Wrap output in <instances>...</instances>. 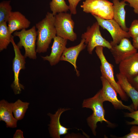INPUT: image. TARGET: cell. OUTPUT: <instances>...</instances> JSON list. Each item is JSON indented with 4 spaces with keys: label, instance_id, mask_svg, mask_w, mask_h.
<instances>
[{
    "label": "cell",
    "instance_id": "cell-2",
    "mask_svg": "<svg viewBox=\"0 0 138 138\" xmlns=\"http://www.w3.org/2000/svg\"><path fill=\"white\" fill-rule=\"evenodd\" d=\"M102 101L100 96V90L93 97L84 99L82 107L89 108L92 110V114L88 117L87 120L88 125L90 128L93 134H96V129L98 122L102 123L104 121L108 126H114L112 123L105 118V110L103 107Z\"/></svg>",
    "mask_w": 138,
    "mask_h": 138
},
{
    "label": "cell",
    "instance_id": "cell-14",
    "mask_svg": "<svg viewBox=\"0 0 138 138\" xmlns=\"http://www.w3.org/2000/svg\"><path fill=\"white\" fill-rule=\"evenodd\" d=\"M119 68V73L128 79L138 75V52L121 62Z\"/></svg>",
    "mask_w": 138,
    "mask_h": 138
},
{
    "label": "cell",
    "instance_id": "cell-4",
    "mask_svg": "<svg viewBox=\"0 0 138 138\" xmlns=\"http://www.w3.org/2000/svg\"><path fill=\"white\" fill-rule=\"evenodd\" d=\"M35 26H34L27 30L26 29L20 31H16L13 33V36H17L19 39V41L17 44L21 49L23 47L25 50L24 56L32 59L37 58L36 41L37 39V32Z\"/></svg>",
    "mask_w": 138,
    "mask_h": 138
},
{
    "label": "cell",
    "instance_id": "cell-29",
    "mask_svg": "<svg viewBox=\"0 0 138 138\" xmlns=\"http://www.w3.org/2000/svg\"><path fill=\"white\" fill-rule=\"evenodd\" d=\"M128 79L131 85L138 91V75Z\"/></svg>",
    "mask_w": 138,
    "mask_h": 138
},
{
    "label": "cell",
    "instance_id": "cell-12",
    "mask_svg": "<svg viewBox=\"0 0 138 138\" xmlns=\"http://www.w3.org/2000/svg\"><path fill=\"white\" fill-rule=\"evenodd\" d=\"M51 52L49 55L41 56L44 60L48 61L51 66L55 65L60 61L63 52L66 47L68 40L56 36L53 39Z\"/></svg>",
    "mask_w": 138,
    "mask_h": 138
},
{
    "label": "cell",
    "instance_id": "cell-11",
    "mask_svg": "<svg viewBox=\"0 0 138 138\" xmlns=\"http://www.w3.org/2000/svg\"><path fill=\"white\" fill-rule=\"evenodd\" d=\"M110 49L116 64L131 57L137 52L128 38L122 39L118 44L111 45Z\"/></svg>",
    "mask_w": 138,
    "mask_h": 138
},
{
    "label": "cell",
    "instance_id": "cell-13",
    "mask_svg": "<svg viewBox=\"0 0 138 138\" xmlns=\"http://www.w3.org/2000/svg\"><path fill=\"white\" fill-rule=\"evenodd\" d=\"M70 109L61 108L59 109L54 114L48 113L50 118V124L49 125L50 135L52 137L60 138L61 135L67 133L69 129L62 126L61 124L60 119L63 112Z\"/></svg>",
    "mask_w": 138,
    "mask_h": 138
},
{
    "label": "cell",
    "instance_id": "cell-16",
    "mask_svg": "<svg viewBox=\"0 0 138 138\" xmlns=\"http://www.w3.org/2000/svg\"><path fill=\"white\" fill-rule=\"evenodd\" d=\"M8 30L11 34L14 32L28 28L30 22L20 12L12 11L7 21Z\"/></svg>",
    "mask_w": 138,
    "mask_h": 138
},
{
    "label": "cell",
    "instance_id": "cell-27",
    "mask_svg": "<svg viewBox=\"0 0 138 138\" xmlns=\"http://www.w3.org/2000/svg\"><path fill=\"white\" fill-rule=\"evenodd\" d=\"M81 0H68L69 5V9L71 14L75 15L77 13L76 7L79 3Z\"/></svg>",
    "mask_w": 138,
    "mask_h": 138
},
{
    "label": "cell",
    "instance_id": "cell-26",
    "mask_svg": "<svg viewBox=\"0 0 138 138\" xmlns=\"http://www.w3.org/2000/svg\"><path fill=\"white\" fill-rule=\"evenodd\" d=\"M130 129V132L128 134L120 138H138V126L133 125Z\"/></svg>",
    "mask_w": 138,
    "mask_h": 138
},
{
    "label": "cell",
    "instance_id": "cell-20",
    "mask_svg": "<svg viewBox=\"0 0 138 138\" xmlns=\"http://www.w3.org/2000/svg\"><path fill=\"white\" fill-rule=\"evenodd\" d=\"M7 22L0 23V51L6 49L11 42L12 34L10 33Z\"/></svg>",
    "mask_w": 138,
    "mask_h": 138
},
{
    "label": "cell",
    "instance_id": "cell-24",
    "mask_svg": "<svg viewBox=\"0 0 138 138\" xmlns=\"http://www.w3.org/2000/svg\"><path fill=\"white\" fill-rule=\"evenodd\" d=\"M124 114L125 117L131 118L134 120L131 122L126 121V123L128 124L138 125V109L137 110L132 112H125Z\"/></svg>",
    "mask_w": 138,
    "mask_h": 138
},
{
    "label": "cell",
    "instance_id": "cell-30",
    "mask_svg": "<svg viewBox=\"0 0 138 138\" xmlns=\"http://www.w3.org/2000/svg\"><path fill=\"white\" fill-rule=\"evenodd\" d=\"M13 138H24L23 132L19 129L17 130L14 135Z\"/></svg>",
    "mask_w": 138,
    "mask_h": 138
},
{
    "label": "cell",
    "instance_id": "cell-23",
    "mask_svg": "<svg viewBox=\"0 0 138 138\" xmlns=\"http://www.w3.org/2000/svg\"><path fill=\"white\" fill-rule=\"evenodd\" d=\"M10 1H3L0 3V23L7 20L12 12Z\"/></svg>",
    "mask_w": 138,
    "mask_h": 138
},
{
    "label": "cell",
    "instance_id": "cell-3",
    "mask_svg": "<svg viewBox=\"0 0 138 138\" xmlns=\"http://www.w3.org/2000/svg\"><path fill=\"white\" fill-rule=\"evenodd\" d=\"M95 52L99 59L101 65L100 67L101 76L105 78L118 94L121 99L125 101L129 100L120 85L116 81L114 75V66L107 61L103 53V47L98 46Z\"/></svg>",
    "mask_w": 138,
    "mask_h": 138
},
{
    "label": "cell",
    "instance_id": "cell-8",
    "mask_svg": "<svg viewBox=\"0 0 138 138\" xmlns=\"http://www.w3.org/2000/svg\"><path fill=\"white\" fill-rule=\"evenodd\" d=\"M12 35L11 42L13 46L15 52V57L13 61V70L14 73V80L11 86L15 94H19L24 86L19 82V78L20 71L25 68L26 58L21 54L20 49L16 44Z\"/></svg>",
    "mask_w": 138,
    "mask_h": 138
},
{
    "label": "cell",
    "instance_id": "cell-17",
    "mask_svg": "<svg viewBox=\"0 0 138 138\" xmlns=\"http://www.w3.org/2000/svg\"><path fill=\"white\" fill-rule=\"evenodd\" d=\"M12 103L4 100L0 101V120L4 121L7 127L16 128L18 120L13 114Z\"/></svg>",
    "mask_w": 138,
    "mask_h": 138
},
{
    "label": "cell",
    "instance_id": "cell-28",
    "mask_svg": "<svg viewBox=\"0 0 138 138\" xmlns=\"http://www.w3.org/2000/svg\"><path fill=\"white\" fill-rule=\"evenodd\" d=\"M129 3L130 6L134 8V13L138 15V0H122Z\"/></svg>",
    "mask_w": 138,
    "mask_h": 138
},
{
    "label": "cell",
    "instance_id": "cell-15",
    "mask_svg": "<svg viewBox=\"0 0 138 138\" xmlns=\"http://www.w3.org/2000/svg\"><path fill=\"white\" fill-rule=\"evenodd\" d=\"M86 47L87 45L85 43L84 39H82L80 43L77 45L68 48H66L60 59V61H67L72 64L78 76H79V73L76 65V60L80 53Z\"/></svg>",
    "mask_w": 138,
    "mask_h": 138
},
{
    "label": "cell",
    "instance_id": "cell-5",
    "mask_svg": "<svg viewBox=\"0 0 138 138\" xmlns=\"http://www.w3.org/2000/svg\"><path fill=\"white\" fill-rule=\"evenodd\" d=\"M80 7L86 13L105 19H113V4L107 0H85Z\"/></svg>",
    "mask_w": 138,
    "mask_h": 138
},
{
    "label": "cell",
    "instance_id": "cell-21",
    "mask_svg": "<svg viewBox=\"0 0 138 138\" xmlns=\"http://www.w3.org/2000/svg\"><path fill=\"white\" fill-rule=\"evenodd\" d=\"M29 103L18 99L12 103V108L14 117L18 121L22 119L28 107Z\"/></svg>",
    "mask_w": 138,
    "mask_h": 138
},
{
    "label": "cell",
    "instance_id": "cell-7",
    "mask_svg": "<svg viewBox=\"0 0 138 138\" xmlns=\"http://www.w3.org/2000/svg\"><path fill=\"white\" fill-rule=\"evenodd\" d=\"M99 26L97 22H96L91 26L87 27L86 32L81 35L82 39H84L85 40L87 51L90 54H92L94 49L98 46L106 47L110 50L112 48L110 42L102 36Z\"/></svg>",
    "mask_w": 138,
    "mask_h": 138
},
{
    "label": "cell",
    "instance_id": "cell-1",
    "mask_svg": "<svg viewBox=\"0 0 138 138\" xmlns=\"http://www.w3.org/2000/svg\"><path fill=\"white\" fill-rule=\"evenodd\" d=\"M54 19L53 14L48 12L45 18L36 24L37 29V53L46 52L52 40L56 36Z\"/></svg>",
    "mask_w": 138,
    "mask_h": 138
},
{
    "label": "cell",
    "instance_id": "cell-25",
    "mask_svg": "<svg viewBox=\"0 0 138 138\" xmlns=\"http://www.w3.org/2000/svg\"><path fill=\"white\" fill-rule=\"evenodd\" d=\"M128 32L130 37L132 38L138 35V19L132 21Z\"/></svg>",
    "mask_w": 138,
    "mask_h": 138
},
{
    "label": "cell",
    "instance_id": "cell-6",
    "mask_svg": "<svg viewBox=\"0 0 138 138\" xmlns=\"http://www.w3.org/2000/svg\"><path fill=\"white\" fill-rule=\"evenodd\" d=\"M71 14L66 12L57 13L54 16V25L57 36L74 41L77 39V35L74 31L75 23Z\"/></svg>",
    "mask_w": 138,
    "mask_h": 138
},
{
    "label": "cell",
    "instance_id": "cell-18",
    "mask_svg": "<svg viewBox=\"0 0 138 138\" xmlns=\"http://www.w3.org/2000/svg\"><path fill=\"white\" fill-rule=\"evenodd\" d=\"M116 76L117 79V82L128 97L131 99L135 110L138 109V91L131 85L127 78L120 73Z\"/></svg>",
    "mask_w": 138,
    "mask_h": 138
},
{
    "label": "cell",
    "instance_id": "cell-9",
    "mask_svg": "<svg viewBox=\"0 0 138 138\" xmlns=\"http://www.w3.org/2000/svg\"><path fill=\"white\" fill-rule=\"evenodd\" d=\"M100 78L102 85V88L100 90V96L103 102L107 101L110 102L116 109H127L130 112L135 110L133 104L130 106L124 105L118 99L117 92L109 82L101 76Z\"/></svg>",
    "mask_w": 138,
    "mask_h": 138
},
{
    "label": "cell",
    "instance_id": "cell-10",
    "mask_svg": "<svg viewBox=\"0 0 138 138\" xmlns=\"http://www.w3.org/2000/svg\"><path fill=\"white\" fill-rule=\"evenodd\" d=\"M92 15L96 19L99 26L110 33L113 40L110 42L111 45L118 44L124 38L130 37L128 32L123 30L113 19H105L94 15Z\"/></svg>",
    "mask_w": 138,
    "mask_h": 138
},
{
    "label": "cell",
    "instance_id": "cell-19",
    "mask_svg": "<svg viewBox=\"0 0 138 138\" xmlns=\"http://www.w3.org/2000/svg\"><path fill=\"white\" fill-rule=\"evenodd\" d=\"M113 19L119 25L124 31L128 32L129 28L126 25L125 6L127 4L125 2L119 0H113Z\"/></svg>",
    "mask_w": 138,
    "mask_h": 138
},
{
    "label": "cell",
    "instance_id": "cell-22",
    "mask_svg": "<svg viewBox=\"0 0 138 138\" xmlns=\"http://www.w3.org/2000/svg\"><path fill=\"white\" fill-rule=\"evenodd\" d=\"M52 13L55 16L58 13L66 12L69 9L64 0H52L50 3Z\"/></svg>",
    "mask_w": 138,
    "mask_h": 138
},
{
    "label": "cell",
    "instance_id": "cell-31",
    "mask_svg": "<svg viewBox=\"0 0 138 138\" xmlns=\"http://www.w3.org/2000/svg\"><path fill=\"white\" fill-rule=\"evenodd\" d=\"M133 45L137 49H138V35L132 38Z\"/></svg>",
    "mask_w": 138,
    "mask_h": 138
}]
</instances>
